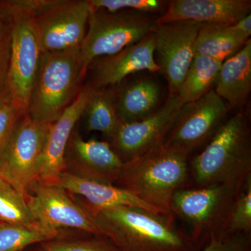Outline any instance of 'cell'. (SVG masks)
Segmentation results:
<instances>
[{"instance_id":"obj_1","label":"cell","mask_w":251,"mask_h":251,"mask_svg":"<svg viewBox=\"0 0 251 251\" xmlns=\"http://www.w3.org/2000/svg\"><path fill=\"white\" fill-rule=\"evenodd\" d=\"M85 209L119 251H194L191 236L178 228L173 214L129 206Z\"/></svg>"},{"instance_id":"obj_2","label":"cell","mask_w":251,"mask_h":251,"mask_svg":"<svg viewBox=\"0 0 251 251\" xmlns=\"http://www.w3.org/2000/svg\"><path fill=\"white\" fill-rule=\"evenodd\" d=\"M189 154L163 143L126 162L117 187L123 188L162 214L171 213L176 191L192 187Z\"/></svg>"},{"instance_id":"obj_3","label":"cell","mask_w":251,"mask_h":251,"mask_svg":"<svg viewBox=\"0 0 251 251\" xmlns=\"http://www.w3.org/2000/svg\"><path fill=\"white\" fill-rule=\"evenodd\" d=\"M192 187L242 186L251 176L249 120L239 112L225 121L199 154L190 161Z\"/></svg>"},{"instance_id":"obj_4","label":"cell","mask_w":251,"mask_h":251,"mask_svg":"<svg viewBox=\"0 0 251 251\" xmlns=\"http://www.w3.org/2000/svg\"><path fill=\"white\" fill-rule=\"evenodd\" d=\"M84 77L80 48L43 52L28 115L39 123L52 125L76 99Z\"/></svg>"},{"instance_id":"obj_5","label":"cell","mask_w":251,"mask_h":251,"mask_svg":"<svg viewBox=\"0 0 251 251\" xmlns=\"http://www.w3.org/2000/svg\"><path fill=\"white\" fill-rule=\"evenodd\" d=\"M156 19L153 14L131 10L108 12L92 9L80 47L84 76L96 59L116 54L153 33L157 26Z\"/></svg>"},{"instance_id":"obj_6","label":"cell","mask_w":251,"mask_h":251,"mask_svg":"<svg viewBox=\"0 0 251 251\" xmlns=\"http://www.w3.org/2000/svg\"><path fill=\"white\" fill-rule=\"evenodd\" d=\"M243 185L182 188L173 196L171 213L190 226V236L195 244L207 242L213 236L224 232L234 199Z\"/></svg>"},{"instance_id":"obj_7","label":"cell","mask_w":251,"mask_h":251,"mask_svg":"<svg viewBox=\"0 0 251 251\" xmlns=\"http://www.w3.org/2000/svg\"><path fill=\"white\" fill-rule=\"evenodd\" d=\"M12 16L7 90L25 115L40 66L43 51L34 26L35 14L9 4Z\"/></svg>"},{"instance_id":"obj_8","label":"cell","mask_w":251,"mask_h":251,"mask_svg":"<svg viewBox=\"0 0 251 251\" xmlns=\"http://www.w3.org/2000/svg\"><path fill=\"white\" fill-rule=\"evenodd\" d=\"M50 125L39 123L27 114L0 153L1 178L23 196H26L29 186L39 178Z\"/></svg>"},{"instance_id":"obj_9","label":"cell","mask_w":251,"mask_h":251,"mask_svg":"<svg viewBox=\"0 0 251 251\" xmlns=\"http://www.w3.org/2000/svg\"><path fill=\"white\" fill-rule=\"evenodd\" d=\"M92 11L89 1L85 0H52L34 17L43 52L80 48Z\"/></svg>"},{"instance_id":"obj_10","label":"cell","mask_w":251,"mask_h":251,"mask_svg":"<svg viewBox=\"0 0 251 251\" xmlns=\"http://www.w3.org/2000/svg\"><path fill=\"white\" fill-rule=\"evenodd\" d=\"M29 188L32 194L26 195V202L33 219L41 227L57 231L75 228L102 236L89 211L72 200L67 190L39 179Z\"/></svg>"},{"instance_id":"obj_11","label":"cell","mask_w":251,"mask_h":251,"mask_svg":"<svg viewBox=\"0 0 251 251\" xmlns=\"http://www.w3.org/2000/svg\"><path fill=\"white\" fill-rule=\"evenodd\" d=\"M184 104L176 94L154 113L140 121L120 122L110 145L122 161L128 162L163 145Z\"/></svg>"},{"instance_id":"obj_12","label":"cell","mask_w":251,"mask_h":251,"mask_svg":"<svg viewBox=\"0 0 251 251\" xmlns=\"http://www.w3.org/2000/svg\"><path fill=\"white\" fill-rule=\"evenodd\" d=\"M229 110L214 90L197 100L184 104L164 143L190 155L209 142Z\"/></svg>"},{"instance_id":"obj_13","label":"cell","mask_w":251,"mask_h":251,"mask_svg":"<svg viewBox=\"0 0 251 251\" xmlns=\"http://www.w3.org/2000/svg\"><path fill=\"white\" fill-rule=\"evenodd\" d=\"M201 25L193 21H177L157 25L153 31L157 63L166 75L171 94H177L186 77Z\"/></svg>"},{"instance_id":"obj_14","label":"cell","mask_w":251,"mask_h":251,"mask_svg":"<svg viewBox=\"0 0 251 251\" xmlns=\"http://www.w3.org/2000/svg\"><path fill=\"white\" fill-rule=\"evenodd\" d=\"M66 170L81 177L115 185L125 163L108 142L85 140L73 132L65 154Z\"/></svg>"},{"instance_id":"obj_15","label":"cell","mask_w":251,"mask_h":251,"mask_svg":"<svg viewBox=\"0 0 251 251\" xmlns=\"http://www.w3.org/2000/svg\"><path fill=\"white\" fill-rule=\"evenodd\" d=\"M155 38L153 33L143 40L125 48L112 55L96 59L91 63L92 83L90 87L103 89L118 85L131 74L143 71H161L153 54Z\"/></svg>"},{"instance_id":"obj_16","label":"cell","mask_w":251,"mask_h":251,"mask_svg":"<svg viewBox=\"0 0 251 251\" xmlns=\"http://www.w3.org/2000/svg\"><path fill=\"white\" fill-rule=\"evenodd\" d=\"M92 87L81 89L76 99L50 127L41 158L38 179L54 183L65 171V154L74 127L83 114Z\"/></svg>"},{"instance_id":"obj_17","label":"cell","mask_w":251,"mask_h":251,"mask_svg":"<svg viewBox=\"0 0 251 251\" xmlns=\"http://www.w3.org/2000/svg\"><path fill=\"white\" fill-rule=\"evenodd\" d=\"M250 0H173L156 25L193 21L201 24L232 25L250 14Z\"/></svg>"},{"instance_id":"obj_18","label":"cell","mask_w":251,"mask_h":251,"mask_svg":"<svg viewBox=\"0 0 251 251\" xmlns=\"http://www.w3.org/2000/svg\"><path fill=\"white\" fill-rule=\"evenodd\" d=\"M52 184L59 185L69 193L82 196L85 198L87 204L93 207L135 206L160 214L123 188L81 177L66 171L62 172L57 181Z\"/></svg>"},{"instance_id":"obj_19","label":"cell","mask_w":251,"mask_h":251,"mask_svg":"<svg viewBox=\"0 0 251 251\" xmlns=\"http://www.w3.org/2000/svg\"><path fill=\"white\" fill-rule=\"evenodd\" d=\"M229 108L242 106L251 91V40L221 65L215 90Z\"/></svg>"},{"instance_id":"obj_20","label":"cell","mask_w":251,"mask_h":251,"mask_svg":"<svg viewBox=\"0 0 251 251\" xmlns=\"http://www.w3.org/2000/svg\"><path fill=\"white\" fill-rule=\"evenodd\" d=\"M161 87L153 79L143 78L115 89V105L120 121H140L158 110Z\"/></svg>"},{"instance_id":"obj_21","label":"cell","mask_w":251,"mask_h":251,"mask_svg":"<svg viewBox=\"0 0 251 251\" xmlns=\"http://www.w3.org/2000/svg\"><path fill=\"white\" fill-rule=\"evenodd\" d=\"M247 41L234 34L229 25L202 24L195 43V54L224 62L239 52Z\"/></svg>"},{"instance_id":"obj_22","label":"cell","mask_w":251,"mask_h":251,"mask_svg":"<svg viewBox=\"0 0 251 251\" xmlns=\"http://www.w3.org/2000/svg\"><path fill=\"white\" fill-rule=\"evenodd\" d=\"M82 116L88 131L99 132L111 140L120 122L115 105V89L92 88Z\"/></svg>"},{"instance_id":"obj_23","label":"cell","mask_w":251,"mask_h":251,"mask_svg":"<svg viewBox=\"0 0 251 251\" xmlns=\"http://www.w3.org/2000/svg\"><path fill=\"white\" fill-rule=\"evenodd\" d=\"M223 62L195 54L176 94L184 104L197 100L213 90Z\"/></svg>"},{"instance_id":"obj_24","label":"cell","mask_w":251,"mask_h":251,"mask_svg":"<svg viewBox=\"0 0 251 251\" xmlns=\"http://www.w3.org/2000/svg\"><path fill=\"white\" fill-rule=\"evenodd\" d=\"M59 231L40 226H29L0 223V251H21L36 243L52 241Z\"/></svg>"},{"instance_id":"obj_25","label":"cell","mask_w":251,"mask_h":251,"mask_svg":"<svg viewBox=\"0 0 251 251\" xmlns=\"http://www.w3.org/2000/svg\"><path fill=\"white\" fill-rule=\"evenodd\" d=\"M0 223L29 227L39 226L31 216L25 196L4 180L0 181Z\"/></svg>"},{"instance_id":"obj_26","label":"cell","mask_w":251,"mask_h":251,"mask_svg":"<svg viewBox=\"0 0 251 251\" xmlns=\"http://www.w3.org/2000/svg\"><path fill=\"white\" fill-rule=\"evenodd\" d=\"M223 233H251V176L236 196Z\"/></svg>"},{"instance_id":"obj_27","label":"cell","mask_w":251,"mask_h":251,"mask_svg":"<svg viewBox=\"0 0 251 251\" xmlns=\"http://www.w3.org/2000/svg\"><path fill=\"white\" fill-rule=\"evenodd\" d=\"M92 9H103L108 12L131 11L153 14L161 11L167 4L160 0H91Z\"/></svg>"},{"instance_id":"obj_28","label":"cell","mask_w":251,"mask_h":251,"mask_svg":"<svg viewBox=\"0 0 251 251\" xmlns=\"http://www.w3.org/2000/svg\"><path fill=\"white\" fill-rule=\"evenodd\" d=\"M25 115L8 92L0 97V153L9 142L20 121Z\"/></svg>"},{"instance_id":"obj_29","label":"cell","mask_w":251,"mask_h":251,"mask_svg":"<svg viewBox=\"0 0 251 251\" xmlns=\"http://www.w3.org/2000/svg\"><path fill=\"white\" fill-rule=\"evenodd\" d=\"M251 234L221 233L213 236L199 251H251Z\"/></svg>"},{"instance_id":"obj_30","label":"cell","mask_w":251,"mask_h":251,"mask_svg":"<svg viewBox=\"0 0 251 251\" xmlns=\"http://www.w3.org/2000/svg\"><path fill=\"white\" fill-rule=\"evenodd\" d=\"M44 251H119L117 248L103 240L81 242L49 241L43 244Z\"/></svg>"},{"instance_id":"obj_31","label":"cell","mask_w":251,"mask_h":251,"mask_svg":"<svg viewBox=\"0 0 251 251\" xmlns=\"http://www.w3.org/2000/svg\"><path fill=\"white\" fill-rule=\"evenodd\" d=\"M11 52V28L0 36V97L7 93L8 72Z\"/></svg>"},{"instance_id":"obj_32","label":"cell","mask_w":251,"mask_h":251,"mask_svg":"<svg viewBox=\"0 0 251 251\" xmlns=\"http://www.w3.org/2000/svg\"><path fill=\"white\" fill-rule=\"evenodd\" d=\"M229 27L238 36L244 40H249L251 35V15H247L234 24L229 25Z\"/></svg>"},{"instance_id":"obj_33","label":"cell","mask_w":251,"mask_h":251,"mask_svg":"<svg viewBox=\"0 0 251 251\" xmlns=\"http://www.w3.org/2000/svg\"><path fill=\"white\" fill-rule=\"evenodd\" d=\"M5 31L6 30H4V29H3L2 23H1V21H0V36L4 34Z\"/></svg>"},{"instance_id":"obj_34","label":"cell","mask_w":251,"mask_h":251,"mask_svg":"<svg viewBox=\"0 0 251 251\" xmlns=\"http://www.w3.org/2000/svg\"><path fill=\"white\" fill-rule=\"evenodd\" d=\"M1 180H4L1 178V175H0V181H1Z\"/></svg>"},{"instance_id":"obj_35","label":"cell","mask_w":251,"mask_h":251,"mask_svg":"<svg viewBox=\"0 0 251 251\" xmlns=\"http://www.w3.org/2000/svg\"><path fill=\"white\" fill-rule=\"evenodd\" d=\"M44 251V250H43V251Z\"/></svg>"}]
</instances>
